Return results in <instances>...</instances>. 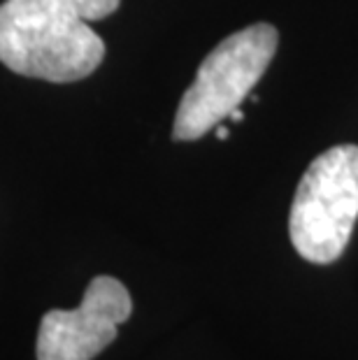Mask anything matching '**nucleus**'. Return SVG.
Returning <instances> with one entry per match:
<instances>
[{
  "label": "nucleus",
  "mask_w": 358,
  "mask_h": 360,
  "mask_svg": "<svg viewBox=\"0 0 358 360\" xmlns=\"http://www.w3.org/2000/svg\"><path fill=\"white\" fill-rule=\"evenodd\" d=\"M242 119H245V112H242L240 107H238V110H233L231 114H228V121H242Z\"/></svg>",
  "instance_id": "nucleus-6"
},
{
  "label": "nucleus",
  "mask_w": 358,
  "mask_h": 360,
  "mask_svg": "<svg viewBox=\"0 0 358 360\" xmlns=\"http://www.w3.org/2000/svg\"><path fill=\"white\" fill-rule=\"evenodd\" d=\"M279 33L270 24H254L228 35L198 68L181 96L172 124L174 142H193L238 110L268 70Z\"/></svg>",
  "instance_id": "nucleus-2"
},
{
  "label": "nucleus",
  "mask_w": 358,
  "mask_h": 360,
  "mask_svg": "<svg viewBox=\"0 0 358 360\" xmlns=\"http://www.w3.org/2000/svg\"><path fill=\"white\" fill-rule=\"evenodd\" d=\"M215 133H217V137H219V140H228V135H231V128H228V126H224V121H221V124L217 126V130H215Z\"/></svg>",
  "instance_id": "nucleus-5"
},
{
  "label": "nucleus",
  "mask_w": 358,
  "mask_h": 360,
  "mask_svg": "<svg viewBox=\"0 0 358 360\" xmlns=\"http://www.w3.org/2000/svg\"><path fill=\"white\" fill-rule=\"evenodd\" d=\"M121 0H5L0 5V63L30 79L72 84L101 68L105 42L91 24Z\"/></svg>",
  "instance_id": "nucleus-1"
},
{
  "label": "nucleus",
  "mask_w": 358,
  "mask_h": 360,
  "mask_svg": "<svg viewBox=\"0 0 358 360\" xmlns=\"http://www.w3.org/2000/svg\"><path fill=\"white\" fill-rule=\"evenodd\" d=\"M358 219V147L338 144L312 160L295 191L288 235L298 254L317 265L345 254Z\"/></svg>",
  "instance_id": "nucleus-3"
},
{
  "label": "nucleus",
  "mask_w": 358,
  "mask_h": 360,
  "mask_svg": "<svg viewBox=\"0 0 358 360\" xmlns=\"http://www.w3.org/2000/svg\"><path fill=\"white\" fill-rule=\"evenodd\" d=\"M133 314L128 288L114 277H94L77 309H51L37 333V360H94L117 340Z\"/></svg>",
  "instance_id": "nucleus-4"
}]
</instances>
